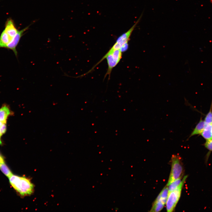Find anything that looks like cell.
<instances>
[{
    "mask_svg": "<svg viewBox=\"0 0 212 212\" xmlns=\"http://www.w3.org/2000/svg\"><path fill=\"white\" fill-rule=\"evenodd\" d=\"M9 178L12 186L21 196L29 195L33 193L34 185L30 180L26 177L13 174Z\"/></svg>",
    "mask_w": 212,
    "mask_h": 212,
    "instance_id": "6da1fadb",
    "label": "cell"
},
{
    "mask_svg": "<svg viewBox=\"0 0 212 212\" xmlns=\"http://www.w3.org/2000/svg\"><path fill=\"white\" fill-rule=\"evenodd\" d=\"M122 52L120 49L115 50L110 49L101 59L90 71L97 65L106 59L108 64V69L105 75V77L108 75L110 78V74L113 68L120 61L122 57Z\"/></svg>",
    "mask_w": 212,
    "mask_h": 212,
    "instance_id": "7a4b0ae2",
    "label": "cell"
},
{
    "mask_svg": "<svg viewBox=\"0 0 212 212\" xmlns=\"http://www.w3.org/2000/svg\"><path fill=\"white\" fill-rule=\"evenodd\" d=\"M171 167L168 183V186L172 182L183 176L184 168L181 158L179 155H173L171 158Z\"/></svg>",
    "mask_w": 212,
    "mask_h": 212,
    "instance_id": "3957f363",
    "label": "cell"
},
{
    "mask_svg": "<svg viewBox=\"0 0 212 212\" xmlns=\"http://www.w3.org/2000/svg\"><path fill=\"white\" fill-rule=\"evenodd\" d=\"M187 177V175L184 176L178 186L168 193L165 204L167 212H171L174 210L180 197L182 190Z\"/></svg>",
    "mask_w": 212,
    "mask_h": 212,
    "instance_id": "277c9868",
    "label": "cell"
},
{
    "mask_svg": "<svg viewBox=\"0 0 212 212\" xmlns=\"http://www.w3.org/2000/svg\"><path fill=\"white\" fill-rule=\"evenodd\" d=\"M29 27V26L20 30H18L16 34L8 44L6 47L12 50L16 56L17 55V52L16 49V47L24 33L28 29Z\"/></svg>",
    "mask_w": 212,
    "mask_h": 212,
    "instance_id": "5b68a950",
    "label": "cell"
},
{
    "mask_svg": "<svg viewBox=\"0 0 212 212\" xmlns=\"http://www.w3.org/2000/svg\"><path fill=\"white\" fill-rule=\"evenodd\" d=\"M4 30L12 39L18 31L15 26L13 21L11 19H8L6 21Z\"/></svg>",
    "mask_w": 212,
    "mask_h": 212,
    "instance_id": "8992f818",
    "label": "cell"
},
{
    "mask_svg": "<svg viewBox=\"0 0 212 212\" xmlns=\"http://www.w3.org/2000/svg\"><path fill=\"white\" fill-rule=\"evenodd\" d=\"M165 204L162 200L160 194L159 193L154 201L150 211H160L163 208Z\"/></svg>",
    "mask_w": 212,
    "mask_h": 212,
    "instance_id": "52a82bcc",
    "label": "cell"
},
{
    "mask_svg": "<svg viewBox=\"0 0 212 212\" xmlns=\"http://www.w3.org/2000/svg\"><path fill=\"white\" fill-rule=\"evenodd\" d=\"M206 125V124L204 120L201 117L199 121L193 130L188 139L194 135H201Z\"/></svg>",
    "mask_w": 212,
    "mask_h": 212,
    "instance_id": "ba28073f",
    "label": "cell"
},
{
    "mask_svg": "<svg viewBox=\"0 0 212 212\" xmlns=\"http://www.w3.org/2000/svg\"><path fill=\"white\" fill-rule=\"evenodd\" d=\"M11 113L8 106L5 105L3 106L0 109V121L6 123L8 117Z\"/></svg>",
    "mask_w": 212,
    "mask_h": 212,
    "instance_id": "9c48e42d",
    "label": "cell"
},
{
    "mask_svg": "<svg viewBox=\"0 0 212 212\" xmlns=\"http://www.w3.org/2000/svg\"><path fill=\"white\" fill-rule=\"evenodd\" d=\"M12 39L4 30L0 37V48H6Z\"/></svg>",
    "mask_w": 212,
    "mask_h": 212,
    "instance_id": "30bf717a",
    "label": "cell"
},
{
    "mask_svg": "<svg viewBox=\"0 0 212 212\" xmlns=\"http://www.w3.org/2000/svg\"><path fill=\"white\" fill-rule=\"evenodd\" d=\"M201 135L206 140L212 139V124H206Z\"/></svg>",
    "mask_w": 212,
    "mask_h": 212,
    "instance_id": "8fae6325",
    "label": "cell"
},
{
    "mask_svg": "<svg viewBox=\"0 0 212 212\" xmlns=\"http://www.w3.org/2000/svg\"><path fill=\"white\" fill-rule=\"evenodd\" d=\"M183 176L180 177L170 184L168 186V193L174 190L178 186L182 181Z\"/></svg>",
    "mask_w": 212,
    "mask_h": 212,
    "instance_id": "7c38bea8",
    "label": "cell"
},
{
    "mask_svg": "<svg viewBox=\"0 0 212 212\" xmlns=\"http://www.w3.org/2000/svg\"><path fill=\"white\" fill-rule=\"evenodd\" d=\"M0 170L8 178L13 175L11 171L5 163L0 165Z\"/></svg>",
    "mask_w": 212,
    "mask_h": 212,
    "instance_id": "4fadbf2b",
    "label": "cell"
},
{
    "mask_svg": "<svg viewBox=\"0 0 212 212\" xmlns=\"http://www.w3.org/2000/svg\"><path fill=\"white\" fill-rule=\"evenodd\" d=\"M163 202L166 204L168 194V187L166 185L160 193Z\"/></svg>",
    "mask_w": 212,
    "mask_h": 212,
    "instance_id": "5bb4252c",
    "label": "cell"
},
{
    "mask_svg": "<svg viewBox=\"0 0 212 212\" xmlns=\"http://www.w3.org/2000/svg\"><path fill=\"white\" fill-rule=\"evenodd\" d=\"M204 120L206 124H212V101L209 110L206 115Z\"/></svg>",
    "mask_w": 212,
    "mask_h": 212,
    "instance_id": "9a60e30c",
    "label": "cell"
},
{
    "mask_svg": "<svg viewBox=\"0 0 212 212\" xmlns=\"http://www.w3.org/2000/svg\"><path fill=\"white\" fill-rule=\"evenodd\" d=\"M203 145L209 151L207 154L206 157V160H208L210 153L212 151V139L206 140V141L204 144Z\"/></svg>",
    "mask_w": 212,
    "mask_h": 212,
    "instance_id": "2e32d148",
    "label": "cell"
},
{
    "mask_svg": "<svg viewBox=\"0 0 212 212\" xmlns=\"http://www.w3.org/2000/svg\"><path fill=\"white\" fill-rule=\"evenodd\" d=\"M6 130V125L5 123H4L0 127V135L1 136L4 134Z\"/></svg>",
    "mask_w": 212,
    "mask_h": 212,
    "instance_id": "e0dca14e",
    "label": "cell"
},
{
    "mask_svg": "<svg viewBox=\"0 0 212 212\" xmlns=\"http://www.w3.org/2000/svg\"><path fill=\"white\" fill-rule=\"evenodd\" d=\"M4 163V160L2 155L0 153V165Z\"/></svg>",
    "mask_w": 212,
    "mask_h": 212,
    "instance_id": "ac0fdd59",
    "label": "cell"
},
{
    "mask_svg": "<svg viewBox=\"0 0 212 212\" xmlns=\"http://www.w3.org/2000/svg\"><path fill=\"white\" fill-rule=\"evenodd\" d=\"M4 123L3 122L0 121V127Z\"/></svg>",
    "mask_w": 212,
    "mask_h": 212,
    "instance_id": "d6986e66",
    "label": "cell"
},
{
    "mask_svg": "<svg viewBox=\"0 0 212 212\" xmlns=\"http://www.w3.org/2000/svg\"><path fill=\"white\" fill-rule=\"evenodd\" d=\"M1 136L0 135V145H1V144H2V143L1 141Z\"/></svg>",
    "mask_w": 212,
    "mask_h": 212,
    "instance_id": "ffe728a7",
    "label": "cell"
}]
</instances>
